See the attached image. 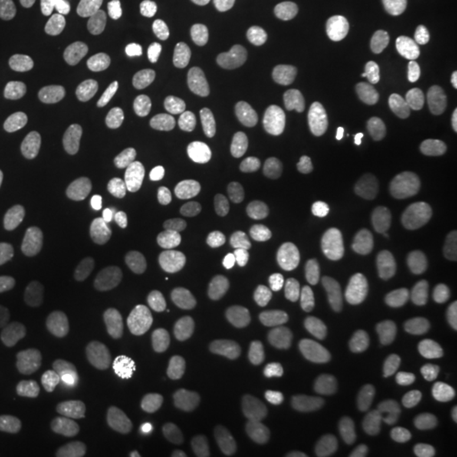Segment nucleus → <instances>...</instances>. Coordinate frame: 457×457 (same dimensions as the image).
<instances>
[{"label":"nucleus","instance_id":"obj_32","mask_svg":"<svg viewBox=\"0 0 457 457\" xmlns=\"http://www.w3.org/2000/svg\"><path fill=\"white\" fill-rule=\"evenodd\" d=\"M305 60L312 71L320 80H332L339 73V62L336 51L324 39H312L305 48Z\"/></svg>","mask_w":457,"mask_h":457},{"label":"nucleus","instance_id":"obj_47","mask_svg":"<svg viewBox=\"0 0 457 457\" xmlns=\"http://www.w3.org/2000/svg\"><path fill=\"white\" fill-rule=\"evenodd\" d=\"M180 457H219L205 436H194L183 444Z\"/></svg>","mask_w":457,"mask_h":457},{"label":"nucleus","instance_id":"obj_16","mask_svg":"<svg viewBox=\"0 0 457 457\" xmlns=\"http://www.w3.org/2000/svg\"><path fill=\"white\" fill-rule=\"evenodd\" d=\"M54 232L46 224H33L17 232L7 247V256L14 264H29L45 258L54 245Z\"/></svg>","mask_w":457,"mask_h":457},{"label":"nucleus","instance_id":"obj_6","mask_svg":"<svg viewBox=\"0 0 457 457\" xmlns=\"http://www.w3.org/2000/svg\"><path fill=\"white\" fill-rule=\"evenodd\" d=\"M376 312L379 317L395 327L415 326L424 313L419 294L403 283H386L375 294Z\"/></svg>","mask_w":457,"mask_h":457},{"label":"nucleus","instance_id":"obj_30","mask_svg":"<svg viewBox=\"0 0 457 457\" xmlns=\"http://www.w3.org/2000/svg\"><path fill=\"white\" fill-rule=\"evenodd\" d=\"M33 16L26 0H0V36L9 41L24 39L31 33Z\"/></svg>","mask_w":457,"mask_h":457},{"label":"nucleus","instance_id":"obj_33","mask_svg":"<svg viewBox=\"0 0 457 457\" xmlns=\"http://www.w3.org/2000/svg\"><path fill=\"white\" fill-rule=\"evenodd\" d=\"M237 175V166L236 163L224 164L217 175L213 177L211 183L207 185V188L204 190V194L198 196L195 204V213H209L215 209V205L222 200V196L228 194L230 185L236 180Z\"/></svg>","mask_w":457,"mask_h":457},{"label":"nucleus","instance_id":"obj_43","mask_svg":"<svg viewBox=\"0 0 457 457\" xmlns=\"http://www.w3.org/2000/svg\"><path fill=\"white\" fill-rule=\"evenodd\" d=\"M328 345L330 343L326 332H312L311 336H307L300 344V360L305 362L324 360L328 353Z\"/></svg>","mask_w":457,"mask_h":457},{"label":"nucleus","instance_id":"obj_19","mask_svg":"<svg viewBox=\"0 0 457 457\" xmlns=\"http://www.w3.org/2000/svg\"><path fill=\"white\" fill-rule=\"evenodd\" d=\"M207 0H162L153 19L162 34H180L194 26Z\"/></svg>","mask_w":457,"mask_h":457},{"label":"nucleus","instance_id":"obj_51","mask_svg":"<svg viewBox=\"0 0 457 457\" xmlns=\"http://www.w3.org/2000/svg\"><path fill=\"white\" fill-rule=\"evenodd\" d=\"M383 2L388 7H392L395 11H402V12L411 11V9H415L420 4V0H383Z\"/></svg>","mask_w":457,"mask_h":457},{"label":"nucleus","instance_id":"obj_5","mask_svg":"<svg viewBox=\"0 0 457 457\" xmlns=\"http://www.w3.org/2000/svg\"><path fill=\"white\" fill-rule=\"evenodd\" d=\"M82 271L73 262L60 264L49 275L41 292V300L51 317L66 319L75 312L82 294Z\"/></svg>","mask_w":457,"mask_h":457},{"label":"nucleus","instance_id":"obj_50","mask_svg":"<svg viewBox=\"0 0 457 457\" xmlns=\"http://www.w3.org/2000/svg\"><path fill=\"white\" fill-rule=\"evenodd\" d=\"M71 0H39L43 11L49 16H62Z\"/></svg>","mask_w":457,"mask_h":457},{"label":"nucleus","instance_id":"obj_7","mask_svg":"<svg viewBox=\"0 0 457 457\" xmlns=\"http://www.w3.org/2000/svg\"><path fill=\"white\" fill-rule=\"evenodd\" d=\"M177 104V94L163 83H151L136 92L128 105V117L139 131L154 129Z\"/></svg>","mask_w":457,"mask_h":457},{"label":"nucleus","instance_id":"obj_45","mask_svg":"<svg viewBox=\"0 0 457 457\" xmlns=\"http://www.w3.org/2000/svg\"><path fill=\"white\" fill-rule=\"evenodd\" d=\"M434 126L447 137H457V104L444 105L434 114Z\"/></svg>","mask_w":457,"mask_h":457},{"label":"nucleus","instance_id":"obj_23","mask_svg":"<svg viewBox=\"0 0 457 457\" xmlns=\"http://www.w3.org/2000/svg\"><path fill=\"white\" fill-rule=\"evenodd\" d=\"M271 313H273V303L268 296L264 295L253 296L228 315V328L237 337L254 336L262 326L270 322Z\"/></svg>","mask_w":457,"mask_h":457},{"label":"nucleus","instance_id":"obj_9","mask_svg":"<svg viewBox=\"0 0 457 457\" xmlns=\"http://www.w3.org/2000/svg\"><path fill=\"white\" fill-rule=\"evenodd\" d=\"M131 190V180L122 171H96L79 181L77 194L88 207H111L124 200Z\"/></svg>","mask_w":457,"mask_h":457},{"label":"nucleus","instance_id":"obj_29","mask_svg":"<svg viewBox=\"0 0 457 457\" xmlns=\"http://www.w3.org/2000/svg\"><path fill=\"white\" fill-rule=\"evenodd\" d=\"M356 247L364 262L381 264L392 254V232L381 222H368L361 228Z\"/></svg>","mask_w":457,"mask_h":457},{"label":"nucleus","instance_id":"obj_17","mask_svg":"<svg viewBox=\"0 0 457 457\" xmlns=\"http://www.w3.org/2000/svg\"><path fill=\"white\" fill-rule=\"evenodd\" d=\"M400 232L410 270L424 277L432 266V245L427 228L419 217L409 215L400 222Z\"/></svg>","mask_w":457,"mask_h":457},{"label":"nucleus","instance_id":"obj_37","mask_svg":"<svg viewBox=\"0 0 457 457\" xmlns=\"http://www.w3.org/2000/svg\"><path fill=\"white\" fill-rule=\"evenodd\" d=\"M322 100H324V92L315 85H307L298 92V96L295 98V112L300 124L312 126L315 122Z\"/></svg>","mask_w":457,"mask_h":457},{"label":"nucleus","instance_id":"obj_15","mask_svg":"<svg viewBox=\"0 0 457 457\" xmlns=\"http://www.w3.org/2000/svg\"><path fill=\"white\" fill-rule=\"evenodd\" d=\"M21 136L36 145H51L63 139L68 131L63 115L48 109H29L19 117Z\"/></svg>","mask_w":457,"mask_h":457},{"label":"nucleus","instance_id":"obj_8","mask_svg":"<svg viewBox=\"0 0 457 457\" xmlns=\"http://www.w3.org/2000/svg\"><path fill=\"white\" fill-rule=\"evenodd\" d=\"M402 381L398 364L388 360H370L358 364L349 375V388L360 398H379L395 392Z\"/></svg>","mask_w":457,"mask_h":457},{"label":"nucleus","instance_id":"obj_39","mask_svg":"<svg viewBox=\"0 0 457 457\" xmlns=\"http://www.w3.org/2000/svg\"><path fill=\"white\" fill-rule=\"evenodd\" d=\"M328 457H371L373 444L362 437H343L327 445Z\"/></svg>","mask_w":457,"mask_h":457},{"label":"nucleus","instance_id":"obj_28","mask_svg":"<svg viewBox=\"0 0 457 457\" xmlns=\"http://www.w3.org/2000/svg\"><path fill=\"white\" fill-rule=\"evenodd\" d=\"M253 371L249 361L239 356H226L219 361L215 368V381L220 388L234 395V396H245L253 388Z\"/></svg>","mask_w":457,"mask_h":457},{"label":"nucleus","instance_id":"obj_41","mask_svg":"<svg viewBox=\"0 0 457 457\" xmlns=\"http://www.w3.org/2000/svg\"><path fill=\"white\" fill-rule=\"evenodd\" d=\"M251 105L258 114L281 112L285 109V97L275 87H260L251 96Z\"/></svg>","mask_w":457,"mask_h":457},{"label":"nucleus","instance_id":"obj_14","mask_svg":"<svg viewBox=\"0 0 457 457\" xmlns=\"http://www.w3.org/2000/svg\"><path fill=\"white\" fill-rule=\"evenodd\" d=\"M213 33L207 21H196L180 33L175 45V58L185 70H198L207 63L212 51Z\"/></svg>","mask_w":457,"mask_h":457},{"label":"nucleus","instance_id":"obj_20","mask_svg":"<svg viewBox=\"0 0 457 457\" xmlns=\"http://www.w3.org/2000/svg\"><path fill=\"white\" fill-rule=\"evenodd\" d=\"M131 45L128 31L117 26L105 29L90 51V63L102 71H114L129 58Z\"/></svg>","mask_w":457,"mask_h":457},{"label":"nucleus","instance_id":"obj_36","mask_svg":"<svg viewBox=\"0 0 457 457\" xmlns=\"http://www.w3.org/2000/svg\"><path fill=\"white\" fill-rule=\"evenodd\" d=\"M217 29L228 39H236L245 31V19L239 0H224L215 7Z\"/></svg>","mask_w":457,"mask_h":457},{"label":"nucleus","instance_id":"obj_38","mask_svg":"<svg viewBox=\"0 0 457 457\" xmlns=\"http://www.w3.org/2000/svg\"><path fill=\"white\" fill-rule=\"evenodd\" d=\"M315 400L324 410H336L343 405L344 392L341 381L330 373H322L315 379Z\"/></svg>","mask_w":457,"mask_h":457},{"label":"nucleus","instance_id":"obj_52","mask_svg":"<svg viewBox=\"0 0 457 457\" xmlns=\"http://www.w3.org/2000/svg\"><path fill=\"white\" fill-rule=\"evenodd\" d=\"M5 358H7V349H5V344L0 339V373L4 370V364H5Z\"/></svg>","mask_w":457,"mask_h":457},{"label":"nucleus","instance_id":"obj_49","mask_svg":"<svg viewBox=\"0 0 457 457\" xmlns=\"http://www.w3.org/2000/svg\"><path fill=\"white\" fill-rule=\"evenodd\" d=\"M228 420H222L220 417H211L205 424V437L212 445H219L226 439Z\"/></svg>","mask_w":457,"mask_h":457},{"label":"nucleus","instance_id":"obj_2","mask_svg":"<svg viewBox=\"0 0 457 457\" xmlns=\"http://www.w3.org/2000/svg\"><path fill=\"white\" fill-rule=\"evenodd\" d=\"M290 353V337L285 327L268 322L254 336L249 345V366L253 376L262 385L279 379Z\"/></svg>","mask_w":457,"mask_h":457},{"label":"nucleus","instance_id":"obj_10","mask_svg":"<svg viewBox=\"0 0 457 457\" xmlns=\"http://www.w3.org/2000/svg\"><path fill=\"white\" fill-rule=\"evenodd\" d=\"M49 436V417L43 410L26 411L9 430L7 453L11 457H33Z\"/></svg>","mask_w":457,"mask_h":457},{"label":"nucleus","instance_id":"obj_18","mask_svg":"<svg viewBox=\"0 0 457 457\" xmlns=\"http://www.w3.org/2000/svg\"><path fill=\"white\" fill-rule=\"evenodd\" d=\"M311 151V143L302 137L279 141L266 154V171L273 179H288L309 162Z\"/></svg>","mask_w":457,"mask_h":457},{"label":"nucleus","instance_id":"obj_34","mask_svg":"<svg viewBox=\"0 0 457 457\" xmlns=\"http://www.w3.org/2000/svg\"><path fill=\"white\" fill-rule=\"evenodd\" d=\"M403 422V411L395 403H379L361 415L360 424L371 434H388Z\"/></svg>","mask_w":457,"mask_h":457},{"label":"nucleus","instance_id":"obj_54","mask_svg":"<svg viewBox=\"0 0 457 457\" xmlns=\"http://www.w3.org/2000/svg\"><path fill=\"white\" fill-rule=\"evenodd\" d=\"M454 383H456V388H457V371H456V378H454Z\"/></svg>","mask_w":457,"mask_h":457},{"label":"nucleus","instance_id":"obj_3","mask_svg":"<svg viewBox=\"0 0 457 457\" xmlns=\"http://www.w3.org/2000/svg\"><path fill=\"white\" fill-rule=\"evenodd\" d=\"M181 381V361L173 354H162L139 368L132 379V390L146 402H164L180 388Z\"/></svg>","mask_w":457,"mask_h":457},{"label":"nucleus","instance_id":"obj_11","mask_svg":"<svg viewBox=\"0 0 457 457\" xmlns=\"http://www.w3.org/2000/svg\"><path fill=\"white\" fill-rule=\"evenodd\" d=\"M381 111L383 104L375 88L370 85H358L349 96L345 126L354 136H370L379 124Z\"/></svg>","mask_w":457,"mask_h":457},{"label":"nucleus","instance_id":"obj_35","mask_svg":"<svg viewBox=\"0 0 457 457\" xmlns=\"http://www.w3.org/2000/svg\"><path fill=\"white\" fill-rule=\"evenodd\" d=\"M313 9L307 2L288 0L279 9V22L287 33L305 34L313 24Z\"/></svg>","mask_w":457,"mask_h":457},{"label":"nucleus","instance_id":"obj_24","mask_svg":"<svg viewBox=\"0 0 457 457\" xmlns=\"http://www.w3.org/2000/svg\"><path fill=\"white\" fill-rule=\"evenodd\" d=\"M381 71L393 90L409 92L417 82L415 54L405 48L386 49L381 56Z\"/></svg>","mask_w":457,"mask_h":457},{"label":"nucleus","instance_id":"obj_12","mask_svg":"<svg viewBox=\"0 0 457 457\" xmlns=\"http://www.w3.org/2000/svg\"><path fill=\"white\" fill-rule=\"evenodd\" d=\"M196 166L190 160H171L153 177V194L163 204H175L194 187Z\"/></svg>","mask_w":457,"mask_h":457},{"label":"nucleus","instance_id":"obj_46","mask_svg":"<svg viewBox=\"0 0 457 457\" xmlns=\"http://www.w3.org/2000/svg\"><path fill=\"white\" fill-rule=\"evenodd\" d=\"M430 16L441 24H451L457 21V0H427Z\"/></svg>","mask_w":457,"mask_h":457},{"label":"nucleus","instance_id":"obj_42","mask_svg":"<svg viewBox=\"0 0 457 457\" xmlns=\"http://www.w3.org/2000/svg\"><path fill=\"white\" fill-rule=\"evenodd\" d=\"M109 2L111 0H82L83 26L88 31H102L109 19Z\"/></svg>","mask_w":457,"mask_h":457},{"label":"nucleus","instance_id":"obj_48","mask_svg":"<svg viewBox=\"0 0 457 457\" xmlns=\"http://www.w3.org/2000/svg\"><path fill=\"white\" fill-rule=\"evenodd\" d=\"M181 410L187 419L200 420L204 417V393L188 390L181 398Z\"/></svg>","mask_w":457,"mask_h":457},{"label":"nucleus","instance_id":"obj_4","mask_svg":"<svg viewBox=\"0 0 457 457\" xmlns=\"http://www.w3.org/2000/svg\"><path fill=\"white\" fill-rule=\"evenodd\" d=\"M163 270V253L153 247L139 251L132 260L126 275V290L129 300L137 309L149 311L153 305H156Z\"/></svg>","mask_w":457,"mask_h":457},{"label":"nucleus","instance_id":"obj_40","mask_svg":"<svg viewBox=\"0 0 457 457\" xmlns=\"http://www.w3.org/2000/svg\"><path fill=\"white\" fill-rule=\"evenodd\" d=\"M109 17L117 28L124 31L136 29L141 22V11L134 0H111L109 2Z\"/></svg>","mask_w":457,"mask_h":457},{"label":"nucleus","instance_id":"obj_25","mask_svg":"<svg viewBox=\"0 0 457 457\" xmlns=\"http://www.w3.org/2000/svg\"><path fill=\"white\" fill-rule=\"evenodd\" d=\"M328 215L341 228H364L371 220V207L361 196L337 192L328 200Z\"/></svg>","mask_w":457,"mask_h":457},{"label":"nucleus","instance_id":"obj_21","mask_svg":"<svg viewBox=\"0 0 457 457\" xmlns=\"http://www.w3.org/2000/svg\"><path fill=\"white\" fill-rule=\"evenodd\" d=\"M173 128H175L177 137L183 143H188V145L205 143L212 139L220 129V115L209 105H198L183 112L175 120Z\"/></svg>","mask_w":457,"mask_h":457},{"label":"nucleus","instance_id":"obj_26","mask_svg":"<svg viewBox=\"0 0 457 457\" xmlns=\"http://www.w3.org/2000/svg\"><path fill=\"white\" fill-rule=\"evenodd\" d=\"M268 220L271 228L279 234H290L298 228L302 215H303V204L300 196L292 190H279L270 198L266 209Z\"/></svg>","mask_w":457,"mask_h":457},{"label":"nucleus","instance_id":"obj_13","mask_svg":"<svg viewBox=\"0 0 457 457\" xmlns=\"http://www.w3.org/2000/svg\"><path fill=\"white\" fill-rule=\"evenodd\" d=\"M300 251L315 262H343L351 253V239L341 228H313L300 241Z\"/></svg>","mask_w":457,"mask_h":457},{"label":"nucleus","instance_id":"obj_31","mask_svg":"<svg viewBox=\"0 0 457 457\" xmlns=\"http://www.w3.org/2000/svg\"><path fill=\"white\" fill-rule=\"evenodd\" d=\"M428 415L436 430L449 434L457 427V402L453 393L434 388L428 395Z\"/></svg>","mask_w":457,"mask_h":457},{"label":"nucleus","instance_id":"obj_44","mask_svg":"<svg viewBox=\"0 0 457 457\" xmlns=\"http://www.w3.org/2000/svg\"><path fill=\"white\" fill-rule=\"evenodd\" d=\"M228 441L241 456L249 457L254 454V430L249 424L239 422L228 428Z\"/></svg>","mask_w":457,"mask_h":457},{"label":"nucleus","instance_id":"obj_53","mask_svg":"<svg viewBox=\"0 0 457 457\" xmlns=\"http://www.w3.org/2000/svg\"><path fill=\"white\" fill-rule=\"evenodd\" d=\"M56 457H79L77 454H70V453H65V454H60V456Z\"/></svg>","mask_w":457,"mask_h":457},{"label":"nucleus","instance_id":"obj_22","mask_svg":"<svg viewBox=\"0 0 457 457\" xmlns=\"http://www.w3.org/2000/svg\"><path fill=\"white\" fill-rule=\"evenodd\" d=\"M53 185V173L46 164L19 163L9 177V194L14 198L34 200L48 194Z\"/></svg>","mask_w":457,"mask_h":457},{"label":"nucleus","instance_id":"obj_27","mask_svg":"<svg viewBox=\"0 0 457 457\" xmlns=\"http://www.w3.org/2000/svg\"><path fill=\"white\" fill-rule=\"evenodd\" d=\"M247 243V224L241 215L230 213L224 217L213 230V253L220 258H234L237 256Z\"/></svg>","mask_w":457,"mask_h":457},{"label":"nucleus","instance_id":"obj_1","mask_svg":"<svg viewBox=\"0 0 457 457\" xmlns=\"http://www.w3.org/2000/svg\"><path fill=\"white\" fill-rule=\"evenodd\" d=\"M375 166L379 180L400 194L419 190V171L407 143L398 134H385L375 149Z\"/></svg>","mask_w":457,"mask_h":457}]
</instances>
